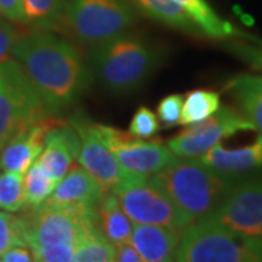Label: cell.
Returning a JSON list of instances; mask_svg holds the SVG:
<instances>
[{
    "label": "cell",
    "instance_id": "1",
    "mask_svg": "<svg viewBox=\"0 0 262 262\" xmlns=\"http://www.w3.org/2000/svg\"><path fill=\"white\" fill-rule=\"evenodd\" d=\"M12 57L28 76L51 115L66 110L86 92L91 72L77 48L50 31L20 37Z\"/></svg>",
    "mask_w": 262,
    "mask_h": 262
},
{
    "label": "cell",
    "instance_id": "2",
    "mask_svg": "<svg viewBox=\"0 0 262 262\" xmlns=\"http://www.w3.org/2000/svg\"><path fill=\"white\" fill-rule=\"evenodd\" d=\"M251 173L219 170L196 158H177L169 166L147 178L195 222L210 214Z\"/></svg>",
    "mask_w": 262,
    "mask_h": 262
},
{
    "label": "cell",
    "instance_id": "3",
    "mask_svg": "<svg viewBox=\"0 0 262 262\" xmlns=\"http://www.w3.org/2000/svg\"><path fill=\"white\" fill-rule=\"evenodd\" d=\"M159 50L144 38L121 34L91 48L89 66L110 92L127 95L140 89L159 67Z\"/></svg>",
    "mask_w": 262,
    "mask_h": 262
},
{
    "label": "cell",
    "instance_id": "4",
    "mask_svg": "<svg viewBox=\"0 0 262 262\" xmlns=\"http://www.w3.org/2000/svg\"><path fill=\"white\" fill-rule=\"evenodd\" d=\"M173 261L262 262V241L245 237L203 217L182 229Z\"/></svg>",
    "mask_w": 262,
    "mask_h": 262
},
{
    "label": "cell",
    "instance_id": "5",
    "mask_svg": "<svg viewBox=\"0 0 262 262\" xmlns=\"http://www.w3.org/2000/svg\"><path fill=\"white\" fill-rule=\"evenodd\" d=\"M25 245L31 251L47 246H75L86 234L99 230L96 225V208L63 206L46 201L41 206L29 207L18 215Z\"/></svg>",
    "mask_w": 262,
    "mask_h": 262
},
{
    "label": "cell",
    "instance_id": "6",
    "mask_svg": "<svg viewBox=\"0 0 262 262\" xmlns=\"http://www.w3.org/2000/svg\"><path fill=\"white\" fill-rule=\"evenodd\" d=\"M137 13L130 0H66L57 29L92 48L128 32Z\"/></svg>",
    "mask_w": 262,
    "mask_h": 262
},
{
    "label": "cell",
    "instance_id": "7",
    "mask_svg": "<svg viewBox=\"0 0 262 262\" xmlns=\"http://www.w3.org/2000/svg\"><path fill=\"white\" fill-rule=\"evenodd\" d=\"M51 115L16 60L0 61V150L18 133Z\"/></svg>",
    "mask_w": 262,
    "mask_h": 262
},
{
    "label": "cell",
    "instance_id": "8",
    "mask_svg": "<svg viewBox=\"0 0 262 262\" xmlns=\"http://www.w3.org/2000/svg\"><path fill=\"white\" fill-rule=\"evenodd\" d=\"M125 214L139 225L185 229L194 220L146 177H127L111 189Z\"/></svg>",
    "mask_w": 262,
    "mask_h": 262
},
{
    "label": "cell",
    "instance_id": "9",
    "mask_svg": "<svg viewBox=\"0 0 262 262\" xmlns=\"http://www.w3.org/2000/svg\"><path fill=\"white\" fill-rule=\"evenodd\" d=\"M207 217L234 233L262 241V177H246Z\"/></svg>",
    "mask_w": 262,
    "mask_h": 262
},
{
    "label": "cell",
    "instance_id": "10",
    "mask_svg": "<svg viewBox=\"0 0 262 262\" xmlns=\"http://www.w3.org/2000/svg\"><path fill=\"white\" fill-rule=\"evenodd\" d=\"M249 130H253V125L244 114L232 106H220L208 118L189 124L188 128L172 137L168 147L178 158H198L223 139Z\"/></svg>",
    "mask_w": 262,
    "mask_h": 262
},
{
    "label": "cell",
    "instance_id": "11",
    "mask_svg": "<svg viewBox=\"0 0 262 262\" xmlns=\"http://www.w3.org/2000/svg\"><path fill=\"white\" fill-rule=\"evenodd\" d=\"M103 139L115 159L131 177H150L169 166L178 156L160 140H141L131 133L102 125Z\"/></svg>",
    "mask_w": 262,
    "mask_h": 262
},
{
    "label": "cell",
    "instance_id": "12",
    "mask_svg": "<svg viewBox=\"0 0 262 262\" xmlns=\"http://www.w3.org/2000/svg\"><path fill=\"white\" fill-rule=\"evenodd\" d=\"M72 125L80 137L79 165L99 184L103 192H110L117 184L131 177L120 166L113 150L103 139L101 124L88 121L83 117H75Z\"/></svg>",
    "mask_w": 262,
    "mask_h": 262
},
{
    "label": "cell",
    "instance_id": "13",
    "mask_svg": "<svg viewBox=\"0 0 262 262\" xmlns=\"http://www.w3.org/2000/svg\"><path fill=\"white\" fill-rule=\"evenodd\" d=\"M58 122L61 121L56 120L53 115H47L28 128L18 133L0 150L2 168L24 175L44 149L47 133Z\"/></svg>",
    "mask_w": 262,
    "mask_h": 262
},
{
    "label": "cell",
    "instance_id": "14",
    "mask_svg": "<svg viewBox=\"0 0 262 262\" xmlns=\"http://www.w3.org/2000/svg\"><path fill=\"white\" fill-rule=\"evenodd\" d=\"M80 137L73 125L58 122L46 136L44 149L37 162L48 177L58 182L79 156Z\"/></svg>",
    "mask_w": 262,
    "mask_h": 262
},
{
    "label": "cell",
    "instance_id": "15",
    "mask_svg": "<svg viewBox=\"0 0 262 262\" xmlns=\"http://www.w3.org/2000/svg\"><path fill=\"white\" fill-rule=\"evenodd\" d=\"M179 229L156 225H136L130 242L140 253L143 262H169L175 259L181 237Z\"/></svg>",
    "mask_w": 262,
    "mask_h": 262
},
{
    "label": "cell",
    "instance_id": "16",
    "mask_svg": "<svg viewBox=\"0 0 262 262\" xmlns=\"http://www.w3.org/2000/svg\"><path fill=\"white\" fill-rule=\"evenodd\" d=\"M103 191L80 165H73L57 182L47 201L63 206L92 207L96 208Z\"/></svg>",
    "mask_w": 262,
    "mask_h": 262
},
{
    "label": "cell",
    "instance_id": "17",
    "mask_svg": "<svg viewBox=\"0 0 262 262\" xmlns=\"http://www.w3.org/2000/svg\"><path fill=\"white\" fill-rule=\"evenodd\" d=\"M196 159L219 170L251 173L253 170L262 169V136H258L252 144L236 149H226L219 143Z\"/></svg>",
    "mask_w": 262,
    "mask_h": 262
},
{
    "label": "cell",
    "instance_id": "18",
    "mask_svg": "<svg viewBox=\"0 0 262 262\" xmlns=\"http://www.w3.org/2000/svg\"><path fill=\"white\" fill-rule=\"evenodd\" d=\"M225 89L241 108L245 118L253 125V130L262 136V76L237 75L232 77Z\"/></svg>",
    "mask_w": 262,
    "mask_h": 262
},
{
    "label": "cell",
    "instance_id": "19",
    "mask_svg": "<svg viewBox=\"0 0 262 262\" xmlns=\"http://www.w3.org/2000/svg\"><path fill=\"white\" fill-rule=\"evenodd\" d=\"M96 225L99 232L114 245L128 242L133 225L114 192H103L96 206Z\"/></svg>",
    "mask_w": 262,
    "mask_h": 262
},
{
    "label": "cell",
    "instance_id": "20",
    "mask_svg": "<svg viewBox=\"0 0 262 262\" xmlns=\"http://www.w3.org/2000/svg\"><path fill=\"white\" fill-rule=\"evenodd\" d=\"M173 2L185 10V13L198 27L200 32L207 37L215 38V39L246 37V34L234 28L230 22L220 18L207 0H173Z\"/></svg>",
    "mask_w": 262,
    "mask_h": 262
},
{
    "label": "cell",
    "instance_id": "21",
    "mask_svg": "<svg viewBox=\"0 0 262 262\" xmlns=\"http://www.w3.org/2000/svg\"><path fill=\"white\" fill-rule=\"evenodd\" d=\"M130 2L134 8L143 12L147 18L158 20L166 27L185 31V32H200L192 19L173 0H130Z\"/></svg>",
    "mask_w": 262,
    "mask_h": 262
},
{
    "label": "cell",
    "instance_id": "22",
    "mask_svg": "<svg viewBox=\"0 0 262 262\" xmlns=\"http://www.w3.org/2000/svg\"><path fill=\"white\" fill-rule=\"evenodd\" d=\"M66 0H22V24L38 31L58 28Z\"/></svg>",
    "mask_w": 262,
    "mask_h": 262
},
{
    "label": "cell",
    "instance_id": "23",
    "mask_svg": "<svg viewBox=\"0 0 262 262\" xmlns=\"http://www.w3.org/2000/svg\"><path fill=\"white\" fill-rule=\"evenodd\" d=\"M220 108V96L213 91L196 89L187 95L181 110V125H189L203 121Z\"/></svg>",
    "mask_w": 262,
    "mask_h": 262
},
{
    "label": "cell",
    "instance_id": "24",
    "mask_svg": "<svg viewBox=\"0 0 262 262\" xmlns=\"http://www.w3.org/2000/svg\"><path fill=\"white\" fill-rule=\"evenodd\" d=\"M24 175V192L25 203L28 207H38L46 203L56 188V181L48 177L37 160L29 166Z\"/></svg>",
    "mask_w": 262,
    "mask_h": 262
},
{
    "label": "cell",
    "instance_id": "25",
    "mask_svg": "<svg viewBox=\"0 0 262 262\" xmlns=\"http://www.w3.org/2000/svg\"><path fill=\"white\" fill-rule=\"evenodd\" d=\"M75 262H113L115 261V245L110 242L99 230L86 234L76 245Z\"/></svg>",
    "mask_w": 262,
    "mask_h": 262
},
{
    "label": "cell",
    "instance_id": "26",
    "mask_svg": "<svg viewBox=\"0 0 262 262\" xmlns=\"http://www.w3.org/2000/svg\"><path fill=\"white\" fill-rule=\"evenodd\" d=\"M25 204L22 173L5 170L0 175V210L16 213Z\"/></svg>",
    "mask_w": 262,
    "mask_h": 262
},
{
    "label": "cell",
    "instance_id": "27",
    "mask_svg": "<svg viewBox=\"0 0 262 262\" xmlns=\"http://www.w3.org/2000/svg\"><path fill=\"white\" fill-rule=\"evenodd\" d=\"M15 245H25L19 217L0 211V258Z\"/></svg>",
    "mask_w": 262,
    "mask_h": 262
},
{
    "label": "cell",
    "instance_id": "28",
    "mask_svg": "<svg viewBox=\"0 0 262 262\" xmlns=\"http://www.w3.org/2000/svg\"><path fill=\"white\" fill-rule=\"evenodd\" d=\"M159 118L156 117V114L147 106H141L133 115L128 131L136 137L151 139L159 131Z\"/></svg>",
    "mask_w": 262,
    "mask_h": 262
},
{
    "label": "cell",
    "instance_id": "29",
    "mask_svg": "<svg viewBox=\"0 0 262 262\" xmlns=\"http://www.w3.org/2000/svg\"><path fill=\"white\" fill-rule=\"evenodd\" d=\"M184 98L182 95L173 94L165 96L158 105V118L165 128H172L179 124L181 110H182Z\"/></svg>",
    "mask_w": 262,
    "mask_h": 262
},
{
    "label": "cell",
    "instance_id": "30",
    "mask_svg": "<svg viewBox=\"0 0 262 262\" xmlns=\"http://www.w3.org/2000/svg\"><path fill=\"white\" fill-rule=\"evenodd\" d=\"M34 261L39 262H70L73 261L75 246L70 245H57L47 246L37 251H32Z\"/></svg>",
    "mask_w": 262,
    "mask_h": 262
},
{
    "label": "cell",
    "instance_id": "31",
    "mask_svg": "<svg viewBox=\"0 0 262 262\" xmlns=\"http://www.w3.org/2000/svg\"><path fill=\"white\" fill-rule=\"evenodd\" d=\"M232 51L237 57H241L246 63L262 70V44L253 46V44H244V42H236L232 44Z\"/></svg>",
    "mask_w": 262,
    "mask_h": 262
},
{
    "label": "cell",
    "instance_id": "32",
    "mask_svg": "<svg viewBox=\"0 0 262 262\" xmlns=\"http://www.w3.org/2000/svg\"><path fill=\"white\" fill-rule=\"evenodd\" d=\"M20 38L19 31L13 25L0 20V61L9 58L12 48Z\"/></svg>",
    "mask_w": 262,
    "mask_h": 262
},
{
    "label": "cell",
    "instance_id": "33",
    "mask_svg": "<svg viewBox=\"0 0 262 262\" xmlns=\"http://www.w3.org/2000/svg\"><path fill=\"white\" fill-rule=\"evenodd\" d=\"M2 261L5 262H31L34 261V255L31 248L27 245H15L8 252L2 255Z\"/></svg>",
    "mask_w": 262,
    "mask_h": 262
},
{
    "label": "cell",
    "instance_id": "34",
    "mask_svg": "<svg viewBox=\"0 0 262 262\" xmlns=\"http://www.w3.org/2000/svg\"><path fill=\"white\" fill-rule=\"evenodd\" d=\"M0 15L22 24V0H0Z\"/></svg>",
    "mask_w": 262,
    "mask_h": 262
},
{
    "label": "cell",
    "instance_id": "35",
    "mask_svg": "<svg viewBox=\"0 0 262 262\" xmlns=\"http://www.w3.org/2000/svg\"><path fill=\"white\" fill-rule=\"evenodd\" d=\"M115 261L118 262H141L140 253L133 246L130 241L115 245Z\"/></svg>",
    "mask_w": 262,
    "mask_h": 262
},
{
    "label": "cell",
    "instance_id": "36",
    "mask_svg": "<svg viewBox=\"0 0 262 262\" xmlns=\"http://www.w3.org/2000/svg\"><path fill=\"white\" fill-rule=\"evenodd\" d=\"M0 168H2V163H0Z\"/></svg>",
    "mask_w": 262,
    "mask_h": 262
},
{
    "label": "cell",
    "instance_id": "37",
    "mask_svg": "<svg viewBox=\"0 0 262 262\" xmlns=\"http://www.w3.org/2000/svg\"><path fill=\"white\" fill-rule=\"evenodd\" d=\"M0 261H2V258H0Z\"/></svg>",
    "mask_w": 262,
    "mask_h": 262
}]
</instances>
